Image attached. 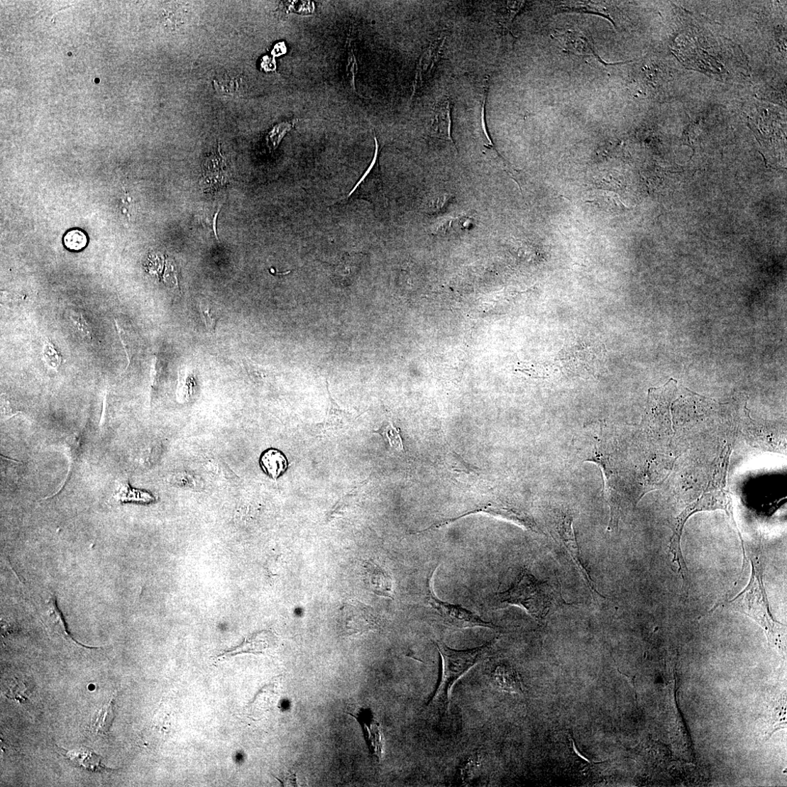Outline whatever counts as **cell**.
I'll return each instance as SVG.
<instances>
[{
  "label": "cell",
  "mask_w": 787,
  "mask_h": 787,
  "mask_svg": "<svg viewBox=\"0 0 787 787\" xmlns=\"http://www.w3.org/2000/svg\"><path fill=\"white\" fill-rule=\"evenodd\" d=\"M552 590L549 583L538 580L525 569L511 588L497 596L501 603L522 607L539 619L544 618L551 609Z\"/></svg>",
  "instance_id": "obj_4"
},
{
  "label": "cell",
  "mask_w": 787,
  "mask_h": 787,
  "mask_svg": "<svg viewBox=\"0 0 787 787\" xmlns=\"http://www.w3.org/2000/svg\"><path fill=\"white\" fill-rule=\"evenodd\" d=\"M199 310L207 331L214 333L216 322L219 320L216 311L209 304L205 303L200 304Z\"/></svg>",
  "instance_id": "obj_23"
},
{
  "label": "cell",
  "mask_w": 787,
  "mask_h": 787,
  "mask_svg": "<svg viewBox=\"0 0 787 787\" xmlns=\"http://www.w3.org/2000/svg\"><path fill=\"white\" fill-rule=\"evenodd\" d=\"M744 561L752 563V576L749 585L734 599L723 600L713 610L720 607L745 615L761 625L766 631L769 642L783 654L786 649V629L774 620L766 593L764 577L766 566L764 549L743 544Z\"/></svg>",
  "instance_id": "obj_1"
},
{
  "label": "cell",
  "mask_w": 787,
  "mask_h": 787,
  "mask_svg": "<svg viewBox=\"0 0 787 787\" xmlns=\"http://www.w3.org/2000/svg\"><path fill=\"white\" fill-rule=\"evenodd\" d=\"M475 220L470 215H460L456 218L449 219L441 222L434 229V234L437 236H448L470 231L475 226Z\"/></svg>",
  "instance_id": "obj_16"
},
{
  "label": "cell",
  "mask_w": 787,
  "mask_h": 787,
  "mask_svg": "<svg viewBox=\"0 0 787 787\" xmlns=\"http://www.w3.org/2000/svg\"><path fill=\"white\" fill-rule=\"evenodd\" d=\"M116 497L121 503L138 502L150 504L155 501V498L150 492L135 490V488L130 486L128 482L123 483L120 485L116 494Z\"/></svg>",
  "instance_id": "obj_19"
},
{
  "label": "cell",
  "mask_w": 787,
  "mask_h": 787,
  "mask_svg": "<svg viewBox=\"0 0 787 787\" xmlns=\"http://www.w3.org/2000/svg\"><path fill=\"white\" fill-rule=\"evenodd\" d=\"M295 123L296 121L279 123L268 133L266 143L270 151H273L277 148L285 136L293 128Z\"/></svg>",
  "instance_id": "obj_21"
},
{
  "label": "cell",
  "mask_w": 787,
  "mask_h": 787,
  "mask_svg": "<svg viewBox=\"0 0 787 787\" xmlns=\"http://www.w3.org/2000/svg\"><path fill=\"white\" fill-rule=\"evenodd\" d=\"M573 517L568 511L556 510L551 518L550 526L551 533L565 548L568 556L575 562L578 568L582 577L585 580L589 588L593 592L602 595L595 587V583L589 576L586 568L581 558L580 549L573 527Z\"/></svg>",
  "instance_id": "obj_6"
},
{
  "label": "cell",
  "mask_w": 787,
  "mask_h": 787,
  "mask_svg": "<svg viewBox=\"0 0 787 787\" xmlns=\"http://www.w3.org/2000/svg\"><path fill=\"white\" fill-rule=\"evenodd\" d=\"M488 88L485 89V96H484V98H483V104H482V107H481L480 123H481V128H482L483 133L484 135L485 141H487V144L485 145V147H487L488 148L495 149V148L494 146V144H493V143L491 140V138L490 137V134H488L487 125H486V121H485V105H486V99H487V96H488Z\"/></svg>",
  "instance_id": "obj_25"
},
{
  "label": "cell",
  "mask_w": 787,
  "mask_h": 787,
  "mask_svg": "<svg viewBox=\"0 0 787 787\" xmlns=\"http://www.w3.org/2000/svg\"><path fill=\"white\" fill-rule=\"evenodd\" d=\"M221 204L216 207H208L205 209L201 215V221L204 226L211 229L215 235L216 238H218L216 231V218L221 211Z\"/></svg>",
  "instance_id": "obj_24"
},
{
  "label": "cell",
  "mask_w": 787,
  "mask_h": 787,
  "mask_svg": "<svg viewBox=\"0 0 787 787\" xmlns=\"http://www.w3.org/2000/svg\"><path fill=\"white\" fill-rule=\"evenodd\" d=\"M260 463L263 471L271 478L277 480L288 468L286 456L277 449H268L261 456Z\"/></svg>",
  "instance_id": "obj_14"
},
{
  "label": "cell",
  "mask_w": 787,
  "mask_h": 787,
  "mask_svg": "<svg viewBox=\"0 0 787 787\" xmlns=\"http://www.w3.org/2000/svg\"><path fill=\"white\" fill-rule=\"evenodd\" d=\"M114 705V700H111L94 715L92 722V730L96 734L104 735L110 731L115 719Z\"/></svg>",
  "instance_id": "obj_18"
},
{
  "label": "cell",
  "mask_w": 787,
  "mask_h": 787,
  "mask_svg": "<svg viewBox=\"0 0 787 787\" xmlns=\"http://www.w3.org/2000/svg\"><path fill=\"white\" fill-rule=\"evenodd\" d=\"M363 581L368 589L378 595L393 599V583L391 576L385 568L373 561H368L364 566Z\"/></svg>",
  "instance_id": "obj_10"
},
{
  "label": "cell",
  "mask_w": 787,
  "mask_h": 787,
  "mask_svg": "<svg viewBox=\"0 0 787 787\" xmlns=\"http://www.w3.org/2000/svg\"><path fill=\"white\" fill-rule=\"evenodd\" d=\"M67 756L78 766L87 771H102L106 770V768L101 764V756L89 749L81 748L79 750L71 751L67 753Z\"/></svg>",
  "instance_id": "obj_17"
},
{
  "label": "cell",
  "mask_w": 787,
  "mask_h": 787,
  "mask_svg": "<svg viewBox=\"0 0 787 787\" xmlns=\"http://www.w3.org/2000/svg\"><path fill=\"white\" fill-rule=\"evenodd\" d=\"M374 140L375 150L371 164L360 181L351 189L348 198L354 194L373 196V197L376 198L380 192L383 191V182L381 177H380L378 165L379 145L375 136Z\"/></svg>",
  "instance_id": "obj_11"
},
{
  "label": "cell",
  "mask_w": 787,
  "mask_h": 787,
  "mask_svg": "<svg viewBox=\"0 0 787 787\" xmlns=\"http://www.w3.org/2000/svg\"><path fill=\"white\" fill-rule=\"evenodd\" d=\"M273 639V635L270 632H263L255 634L248 638L241 645L227 651L222 656H231L246 653L262 654L265 649L270 646Z\"/></svg>",
  "instance_id": "obj_15"
},
{
  "label": "cell",
  "mask_w": 787,
  "mask_h": 787,
  "mask_svg": "<svg viewBox=\"0 0 787 787\" xmlns=\"http://www.w3.org/2000/svg\"><path fill=\"white\" fill-rule=\"evenodd\" d=\"M436 569L434 570L429 578L428 602L441 616L444 622L448 625L458 629L480 627L497 630V627L494 624L485 622L474 612L463 607L443 602L436 596L433 589V578Z\"/></svg>",
  "instance_id": "obj_5"
},
{
  "label": "cell",
  "mask_w": 787,
  "mask_h": 787,
  "mask_svg": "<svg viewBox=\"0 0 787 787\" xmlns=\"http://www.w3.org/2000/svg\"><path fill=\"white\" fill-rule=\"evenodd\" d=\"M492 681L500 690L513 693H523L521 678L511 667L500 665L492 673Z\"/></svg>",
  "instance_id": "obj_13"
},
{
  "label": "cell",
  "mask_w": 787,
  "mask_h": 787,
  "mask_svg": "<svg viewBox=\"0 0 787 787\" xmlns=\"http://www.w3.org/2000/svg\"><path fill=\"white\" fill-rule=\"evenodd\" d=\"M446 36H441L431 42L422 54L417 65L414 82V93L420 90L436 73L446 43Z\"/></svg>",
  "instance_id": "obj_9"
},
{
  "label": "cell",
  "mask_w": 787,
  "mask_h": 787,
  "mask_svg": "<svg viewBox=\"0 0 787 787\" xmlns=\"http://www.w3.org/2000/svg\"><path fill=\"white\" fill-rule=\"evenodd\" d=\"M453 102L446 99L438 104L435 109V118L431 124V133L436 138L455 145L452 138V111Z\"/></svg>",
  "instance_id": "obj_12"
},
{
  "label": "cell",
  "mask_w": 787,
  "mask_h": 787,
  "mask_svg": "<svg viewBox=\"0 0 787 787\" xmlns=\"http://www.w3.org/2000/svg\"><path fill=\"white\" fill-rule=\"evenodd\" d=\"M373 432L383 436L395 451L398 452L404 451L403 443L400 436V429L395 426L392 422L385 424L382 427L374 430Z\"/></svg>",
  "instance_id": "obj_20"
},
{
  "label": "cell",
  "mask_w": 787,
  "mask_h": 787,
  "mask_svg": "<svg viewBox=\"0 0 787 787\" xmlns=\"http://www.w3.org/2000/svg\"><path fill=\"white\" fill-rule=\"evenodd\" d=\"M278 779L279 780H280V779L284 780V781H281L282 783L284 784V786H297L295 774H288L287 776H285L283 778H278Z\"/></svg>",
  "instance_id": "obj_26"
},
{
  "label": "cell",
  "mask_w": 787,
  "mask_h": 787,
  "mask_svg": "<svg viewBox=\"0 0 787 787\" xmlns=\"http://www.w3.org/2000/svg\"><path fill=\"white\" fill-rule=\"evenodd\" d=\"M378 622L375 610L358 601H348L341 610L339 627L343 635H357L375 630Z\"/></svg>",
  "instance_id": "obj_7"
},
{
  "label": "cell",
  "mask_w": 787,
  "mask_h": 787,
  "mask_svg": "<svg viewBox=\"0 0 787 787\" xmlns=\"http://www.w3.org/2000/svg\"><path fill=\"white\" fill-rule=\"evenodd\" d=\"M715 510H722L726 512L732 526L738 531L741 540L742 542L744 541L734 519V507H732L730 493L724 490L723 488H721L720 490H717V488L715 490H712V488H708L707 491L700 498L688 505L680 514L673 518L668 524L673 532L670 540V552L673 557V562L677 563L678 573L681 574L683 579L686 578V573H688V568L681 549V539L685 525L692 514L701 511Z\"/></svg>",
  "instance_id": "obj_3"
},
{
  "label": "cell",
  "mask_w": 787,
  "mask_h": 787,
  "mask_svg": "<svg viewBox=\"0 0 787 787\" xmlns=\"http://www.w3.org/2000/svg\"><path fill=\"white\" fill-rule=\"evenodd\" d=\"M497 641L495 639L480 646L460 651L453 649L443 642H436L443 659V673L439 687L427 705L426 710L443 715L450 714L453 686L460 678L485 659Z\"/></svg>",
  "instance_id": "obj_2"
},
{
  "label": "cell",
  "mask_w": 787,
  "mask_h": 787,
  "mask_svg": "<svg viewBox=\"0 0 787 787\" xmlns=\"http://www.w3.org/2000/svg\"><path fill=\"white\" fill-rule=\"evenodd\" d=\"M64 243L67 249L73 251H79L87 247L88 238L86 233L82 231L74 229L65 234Z\"/></svg>",
  "instance_id": "obj_22"
},
{
  "label": "cell",
  "mask_w": 787,
  "mask_h": 787,
  "mask_svg": "<svg viewBox=\"0 0 787 787\" xmlns=\"http://www.w3.org/2000/svg\"><path fill=\"white\" fill-rule=\"evenodd\" d=\"M326 385L329 398L327 414L323 422L315 424V428L319 436L332 439L343 435L350 429L356 416L341 408L333 397L327 381Z\"/></svg>",
  "instance_id": "obj_8"
}]
</instances>
